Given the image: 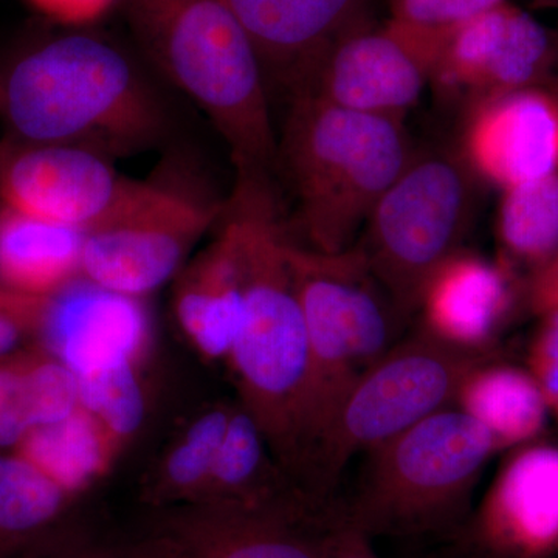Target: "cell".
<instances>
[{
  "instance_id": "14",
  "label": "cell",
  "mask_w": 558,
  "mask_h": 558,
  "mask_svg": "<svg viewBox=\"0 0 558 558\" xmlns=\"http://www.w3.org/2000/svg\"><path fill=\"white\" fill-rule=\"evenodd\" d=\"M124 178L108 157L70 145H0V205L89 229L108 211Z\"/></svg>"
},
{
  "instance_id": "11",
  "label": "cell",
  "mask_w": 558,
  "mask_h": 558,
  "mask_svg": "<svg viewBox=\"0 0 558 558\" xmlns=\"http://www.w3.org/2000/svg\"><path fill=\"white\" fill-rule=\"evenodd\" d=\"M556 57V35L506 0L444 35L432 86L444 100L470 109L549 83Z\"/></svg>"
},
{
  "instance_id": "1",
  "label": "cell",
  "mask_w": 558,
  "mask_h": 558,
  "mask_svg": "<svg viewBox=\"0 0 558 558\" xmlns=\"http://www.w3.org/2000/svg\"><path fill=\"white\" fill-rule=\"evenodd\" d=\"M226 216L240 241L242 315L227 363L240 403L289 476L310 464L311 352L290 267V236L269 175H236Z\"/></svg>"
},
{
  "instance_id": "33",
  "label": "cell",
  "mask_w": 558,
  "mask_h": 558,
  "mask_svg": "<svg viewBox=\"0 0 558 558\" xmlns=\"http://www.w3.org/2000/svg\"><path fill=\"white\" fill-rule=\"evenodd\" d=\"M523 296L527 310L537 317L558 307V253L545 266L529 274Z\"/></svg>"
},
{
  "instance_id": "7",
  "label": "cell",
  "mask_w": 558,
  "mask_h": 558,
  "mask_svg": "<svg viewBox=\"0 0 558 558\" xmlns=\"http://www.w3.org/2000/svg\"><path fill=\"white\" fill-rule=\"evenodd\" d=\"M476 180L461 154L414 150L366 220L355 245L403 317L418 310L433 271L461 250Z\"/></svg>"
},
{
  "instance_id": "17",
  "label": "cell",
  "mask_w": 558,
  "mask_h": 558,
  "mask_svg": "<svg viewBox=\"0 0 558 558\" xmlns=\"http://www.w3.org/2000/svg\"><path fill=\"white\" fill-rule=\"evenodd\" d=\"M150 323L143 299L80 278L51 296L40 344L75 373L89 376L121 362H143Z\"/></svg>"
},
{
  "instance_id": "12",
  "label": "cell",
  "mask_w": 558,
  "mask_h": 558,
  "mask_svg": "<svg viewBox=\"0 0 558 558\" xmlns=\"http://www.w3.org/2000/svg\"><path fill=\"white\" fill-rule=\"evenodd\" d=\"M333 512L211 502L160 510L153 537L175 558H322Z\"/></svg>"
},
{
  "instance_id": "18",
  "label": "cell",
  "mask_w": 558,
  "mask_h": 558,
  "mask_svg": "<svg viewBox=\"0 0 558 558\" xmlns=\"http://www.w3.org/2000/svg\"><path fill=\"white\" fill-rule=\"evenodd\" d=\"M512 267L458 250L433 271L418 310L424 328L457 347L487 351L515 306Z\"/></svg>"
},
{
  "instance_id": "9",
  "label": "cell",
  "mask_w": 558,
  "mask_h": 558,
  "mask_svg": "<svg viewBox=\"0 0 558 558\" xmlns=\"http://www.w3.org/2000/svg\"><path fill=\"white\" fill-rule=\"evenodd\" d=\"M488 359L487 351L457 347L425 328L399 340L349 389L319 440L314 468L333 480L354 454L454 405L469 374Z\"/></svg>"
},
{
  "instance_id": "6",
  "label": "cell",
  "mask_w": 558,
  "mask_h": 558,
  "mask_svg": "<svg viewBox=\"0 0 558 558\" xmlns=\"http://www.w3.org/2000/svg\"><path fill=\"white\" fill-rule=\"evenodd\" d=\"M497 451L475 418L447 407L368 451L362 487L344 513L371 537L447 531L464 520Z\"/></svg>"
},
{
  "instance_id": "8",
  "label": "cell",
  "mask_w": 558,
  "mask_h": 558,
  "mask_svg": "<svg viewBox=\"0 0 558 558\" xmlns=\"http://www.w3.org/2000/svg\"><path fill=\"white\" fill-rule=\"evenodd\" d=\"M227 199L178 174L124 178L108 211L84 231L81 278L143 299L175 279Z\"/></svg>"
},
{
  "instance_id": "31",
  "label": "cell",
  "mask_w": 558,
  "mask_h": 558,
  "mask_svg": "<svg viewBox=\"0 0 558 558\" xmlns=\"http://www.w3.org/2000/svg\"><path fill=\"white\" fill-rule=\"evenodd\" d=\"M322 558H380L373 537L355 526L347 513H332L322 539Z\"/></svg>"
},
{
  "instance_id": "27",
  "label": "cell",
  "mask_w": 558,
  "mask_h": 558,
  "mask_svg": "<svg viewBox=\"0 0 558 558\" xmlns=\"http://www.w3.org/2000/svg\"><path fill=\"white\" fill-rule=\"evenodd\" d=\"M20 403L33 429L72 416L81 407L80 381L72 369L38 343Z\"/></svg>"
},
{
  "instance_id": "4",
  "label": "cell",
  "mask_w": 558,
  "mask_h": 558,
  "mask_svg": "<svg viewBox=\"0 0 558 558\" xmlns=\"http://www.w3.org/2000/svg\"><path fill=\"white\" fill-rule=\"evenodd\" d=\"M290 101L278 163L295 194L300 229L307 247L344 252L354 247L414 149L402 121L339 108L314 95Z\"/></svg>"
},
{
  "instance_id": "36",
  "label": "cell",
  "mask_w": 558,
  "mask_h": 558,
  "mask_svg": "<svg viewBox=\"0 0 558 558\" xmlns=\"http://www.w3.org/2000/svg\"><path fill=\"white\" fill-rule=\"evenodd\" d=\"M556 49H557V57H556V69H554V81L558 84V35H556Z\"/></svg>"
},
{
  "instance_id": "2",
  "label": "cell",
  "mask_w": 558,
  "mask_h": 558,
  "mask_svg": "<svg viewBox=\"0 0 558 558\" xmlns=\"http://www.w3.org/2000/svg\"><path fill=\"white\" fill-rule=\"evenodd\" d=\"M0 117L14 142L108 159L153 148L168 130L163 105L130 57L83 32L35 44L0 72Z\"/></svg>"
},
{
  "instance_id": "28",
  "label": "cell",
  "mask_w": 558,
  "mask_h": 558,
  "mask_svg": "<svg viewBox=\"0 0 558 558\" xmlns=\"http://www.w3.org/2000/svg\"><path fill=\"white\" fill-rule=\"evenodd\" d=\"M51 296H35L0 284V357L39 343Z\"/></svg>"
},
{
  "instance_id": "5",
  "label": "cell",
  "mask_w": 558,
  "mask_h": 558,
  "mask_svg": "<svg viewBox=\"0 0 558 558\" xmlns=\"http://www.w3.org/2000/svg\"><path fill=\"white\" fill-rule=\"evenodd\" d=\"M289 259L310 341L307 438L314 465L319 440L349 389L398 343L407 318L357 245L323 253L292 240Z\"/></svg>"
},
{
  "instance_id": "13",
  "label": "cell",
  "mask_w": 558,
  "mask_h": 558,
  "mask_svg": "<svg viewBox=\"0 0 558 558\" xmlns=\"http://www.w3.org/2000/svg\"><path fill=\"white\" fill-rule=\"evenodd\" d=\"M462 159L501 191L558 172V84L509 92L468 109Z\"/></svg>"
},
{
  "instance_id": "10",
  "label": "cell",
  "mask_w": 558,
  "mask_h": 558,
  "mask_svg": "<svg viewBox=\"0 0 558 558\" xmlns=\"http://www.w3.org/2000/svg\"><path fill=\"white\" fill-rule=\"evenodd\" d=\"M444 35L392 20L381 27L366 22L330 47L296 95L402 121L432 86Z\"/></svg>"
},
{
  "instance_id": "29",
  "label": "cell",
  "mask_w": 558,
  "mask_h": 558,
  "mask_svg": "<svg viewBox=\"0 0 558 558\" xmlns=\"http://www.w3.org/2000/svg\"><path fill=\"white\" fill-rule=\"evenodd\" d=\"M391 20L421 31L447 33L506 0H388Z\"/></svg>"
},
{
  "instance_id": "20",
  "label": "cell",
  "mask_w": 558,
  "mask_h": 558,
  "mask_svg": "<svg viewBox=\"0 0 558 558\" xmlns=\"http://www.w3.org/2000/svg\"><path fill=\"white\" fill-rule=\"evenodd\" d=\"M75 495L16 451L0 450V558H60L83 543Z\"/></svg>"
},
{
  "instance_id": "25",
  "label": "cell",
  "mask_w": 558,
  "mask_h": 558,
  "mask_svg": "<svg viewBox=\"0 0 558 558\" xmlns=\"http://www.w3.org/2000/svg\"><path fill=\"white\" fill-rule=\"evenodd\" d=\"M505 263L529 274L558 253V172L502 191L497 216Z\"/></svg>"
},
{
  "instance_id": "24",
  "label": "cell",
  "mask_w": 558,
  "mask_h": 558,
  "mask_svg": "<svg viewBox=\"0 0 558 558\" xmlns=\"http://www.w3.org/2000/svg\"><path fill=\"white\" fill-rule=\"evenodd\" d=\"M233 407L216 403L191 418L146 476L142 492L145 502L157 510L197 502L218 457Z\"/></svg>"
},
{
  "instance_id": "32",
  "label": "cell",
  "mask_w": 558,
  "mask_h": 558,
  "mask_svg": "<svg viewBox=\"0 0 558 558\" xmlns=\"http://www.w3.org/2000/svg\"><path fill=\"white\" fill-rule=\"evenodd\" d=\"M47 20L62 25L89 24L100 20L119 0H27Z\"/></svg>"
},
{
  "instance_id": "16",
  "label": "cell",
  "mask_w": 558,
  "mask_h": 558,
  "mask_svg": "<svg viewBox=\"0 0 558 558\" xmlns=\"http://www.w3.org/2000/svg\"><path fill=\"white\" fill-rule=\"evenodd\" d=\"M270 81L293 95L310 83L322 58L366 24L368 0H229Z\"/></svg>"
},
{
  "instance_id": "21",
  "label": "cell",
  "mask_w": 558,
  "mask_h": 558,
  "mask_svg": "<svg viewBox=\"0 0 558 558\" xmlns=\"http://www.w3.org/2000/svg\"><path fill=\"white\" fill-rule=\"evenodd\" d=\"M84 231L0 205V284L54 296L81 278Z\"/></svg>"
},
{
  "instance_id": "37",
  "label": "cell",
  "mask_w": 558,
  "mask_h": 558,
  "mask_svg": "<svg viewBox=\"0 0 558 558\" xmlns=\"http://www.w3.org/2000/svg\"><path fill=\"white\" fill-rule=\"evenodd\" d=\"M159 542H160V539H159ZM160 543H161V542H160ZM161 545H163V543H161ZM165 549H167V548H165ZM167 558H175V557H172V556H171V554H170V553H168V549H167Z\"/></svg>"
},
{
  "instance_id": "30",
  "label": "cell",
  "mask_w": 558,
  "mask_h": 558,
  "mask_svg": "<svg viewBox=\"0 0 558 558\" xmlns=\"http://www.w3.org/2000/svg\"><path fill=\"white\" fill-rule=\"evenodd\" d=\"M539 318L542 326L531 347L529 371L538 381L558 424V307Z\"/></svg>"
},
{
  "instance_id": "26",
  "label": "cell",
  "mask_w": 558,
  "mask_h": 558,
  "mask_svg": "<svg viewBox=\"0 0 558 558\" xmlns=\"http://www.w3.org/2000/svg\"><path fill=\"white\" fill-rule=\"evenodd\" d=\"M140 362H121L78 377L81 407L89 411L123 450L134 439L148 413Z\"/></svg>"
},
{
  "instance_id": "19",
  "label": "cell",
  "mask_w": 558,
  "mask_h": 558,
  "mask_svg": "<svg viewBox=\"0 0 558 558\" xmlns=\"http://www.w3.org/2000/svg\"><path fill=\"white\" fill-rule=\"evenodd\" d=\"M172 311L191 347L208 362H227L242 315L240 241L223 213L215 240L174 279Z\"/></svg>"
},
{
  "instance_id": "15",
  "label": "cell",
  "mask_w": 558,
  "mask_h": 558,
  "mask_svg": "<svg viewBox=\"0 0 558 558\" xmlns=\"http://www.w3.org/2000/svg\"><path fill=\"white\" fill-rule=\"evenodd\" d=\"M472 539L490 558L558 554V447L531 442L515 451L481 502Z\"/></svg>"
},
{
  "instance_id": "23",
  "label": "cell",
  "mask_w": 558,
  "mask_h": 558,
  "mask_svg": "<svg viewBox=\"0 0 558 558\" xmlns=\"http://www.w3.org/2000/svg\"><path fill=\"white\" fill-rule=\"evenodd\" d=\"M121 451L89 411L80 407L72 416L33 429L16 453L69 494L81 497L108 475Z\"/></svg>"
},
{
  "instance_id": "22",
  "label": "cell",
  "mask_w": 558,
  "mask_h": 558,
  "mask_svg": "<svg viewBox=\"0 0 558 558\" xmlns=\"http://www.w3.org/2000/svg\"><path fill=\"white\" fill-rule=\"evenodd\" d=\"M454 405L486 428L498 450L531 444L550 413L531 371L495 365L490 360L469 374Z\"/></svg>"
},
{
  "instance_id": "35",
  "label": "cell",
  "mask_w": 558,
  "mask_h": 558,
  "mask_svg": "<svg viewBox=\"0 0 558 558\" xmlns=\"http://www.w3.org/2000/svg\"><path fill=\"white\" fill-rule=\"evenodd\" d=\"M60 558H167V550L159 539L149 535L132 546L101 545L89 539Z\"/></svg>"
},
{
  "instance_id": "3",
  "label": "cell",
  "mask_w": 558,
  "mask_h": 558,
  "mask_svg": "<svg viewBox=\"0 0 558 558\" xmlns=\"http://www.w3.org/2000/svg\"><path fill=\"white\" fill-rule=\"evenodd\" d=\"M150 64L211 121L236 174L274 175L278 140L269 84L229 0H124Z\"/></svg>"
},
{
  "instance_id": "34",
  "label": "cell",
  "mask_w": 558,
  "mask_h": 558,
  "mask_svg": "<svg viewBox=\"0 0 558 558\" xmlns=\"http://www.w3.org/2000/svg\"><path fill=\"white\" fill-rule=\"evenodd\" d=\"M36 347L38 343L0 357V413L9 410L20 398L25 377L35 359Z\"/></svg>"
}]
</instances>
